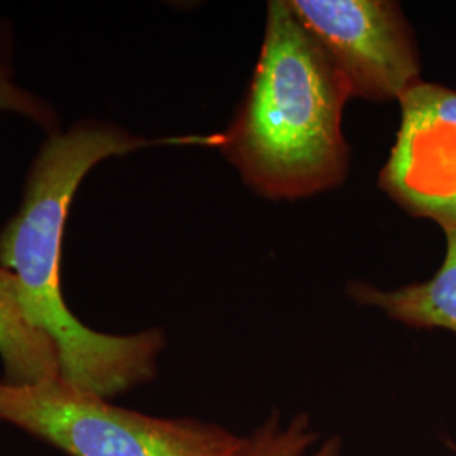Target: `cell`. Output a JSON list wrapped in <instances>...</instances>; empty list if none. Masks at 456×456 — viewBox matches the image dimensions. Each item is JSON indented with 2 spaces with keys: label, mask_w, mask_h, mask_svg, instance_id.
I'll use <instances>...</instances> for the list:
<instances>
[{
  "label": "cell",
  "mask_w": 456,
  "mask_h": 456,
  "mask_svg": "<svg viewBox=\"0 0 456 456\" xmlns=\"http://www.w3.org/2000/svg\"><path fill=\"white\" fill-rule=\"evenodd\" d=\"M0 423L69 456H244L248 444L220 424L118 408L61 377L28 386L0 380Z\"/></svg>",
  "instance_id": "cell-3"
},
{
  "label": "cell",
  "mask_w": 456,
  "mask_h": 456,
  "mask_svg": "<svg viewBox=\"0 0 456 456\" xmlns=\"http://www.w3.org/2000/svg\"><path fill=\"white\" fill-rule=\"evenodd\" d=\"M446 252L436 274L397 289H379L352 282L348 296L362 306L384 311L391 320L412 328H440L456 335V227L444 230Z\"/></svg>",
  "instance_id": "cell-6"
},
{
  "label": "cell",
  "mask_w": 456,
  "mask_h": 456,
  "mask_svg": "<svg viewBox=\"0 0 456 456\" xmlns=\"http://www.w3.org/2000/svg\"><path fill=\"white\" fill-rule=\"evenodd\" d=\"M401 126L379 186L404 212L456 227V90L416 83L399 98Z\"/></svg>",
  "instance_id": "cell-5"
},
{
  "label": "cell",
  "mask_w": 456,
  "mask_h": 456,
  "mask_svg": "<svg viewBox=\"0 0 456 456\" xmlns=\"http://www.w3.org/2000/svg\"><path fill=\"white\" fill-rule=\"evenodd\" d=\"M158 144L215 147L216 135L147 141L98 120L51 134L28 171L17 212L0 230V267L17 277L31 322L54 343L60 377L103 399L156 377L166 335L158 328L132 335L102 333L69 311L61 289L66 220L83 178L98 163Z\"/></svg>",
  "instance_id": "cell-1"
},
{
  "label": "cell",
  "mask_w": 456,
  "mask_h": 456,
  "mask_svg": "<svg viewBox=\"0 0 456 456\" xmlns=\"http://www.w3.org/2000/svg\"><path fill=\"white\" fill-rule=\"evenodd\" d=\"M0 359L4 363L2 380L14 386L60 377L54 343L31 322L17 277L4 267H0Z\"/></svg>",
  "instance_id": "cell-7"
},
{
  "label": "cell",
  "mask_w": 456,
  "mask_h": 456,
  "mask_svg": "<svg viewBox=\"0 0 456 456\" xmlns=\"http://www.w3.org/2000/svg\"><path fill=\"white\" fill-rule=\"evenodd\" d=\"M350 97V83L289 2H269L259 61L220 149L259 195L331 190L348 173L342 117Z\"/></svg>",
  "instance_id": "cell-2"
},
{
  "label": "cell",
  "mask_w": 456,
  "mask_h": 456,
  "mask_svg": "<svg viewBox=\"0 0 456 456\" xmlns=\"http://www.w3.org/2000/svg\"><path fill=\"white\" fill-rule=\"evenodd\" d=\"M7 37L9 36L0 29V110L31 120L48 132V135L61 131L60 117L54 107L16 82Z\"/></svg>",
  "instance_id": "cell-9"
},
{
  "label": "cell",
  "mask_w": 456,
  "mask_h": 456,
  "mask_svg": "<svg viewBox=\"0 0 456 456\" xmlns=\"http://www.w3.org/2000/svg\"><path fill=\"white\" fill-rule=\"evenodd\" d=\"M244 456H343L340 436L322 438L310 414L271 412L250 435Z\"/></svg>",
  "instance_id": "cell-8"
},
{
  "label": "cell",
  "mask_w": 456,
  "mask_h": 456,
  "mask_svg": "<svg viewBox=\"0 0 456 456\" xmlns=\"http://www.w3.org/2000/svg\"><path fill=\"white\" fill-rule=\"evenodd\" d=\"M340 68L352 94L399 102L421 82V56L401 5L391 0H288Z\"/></svg>",
  "instance_id": "cell-4"
}]
</instances>
